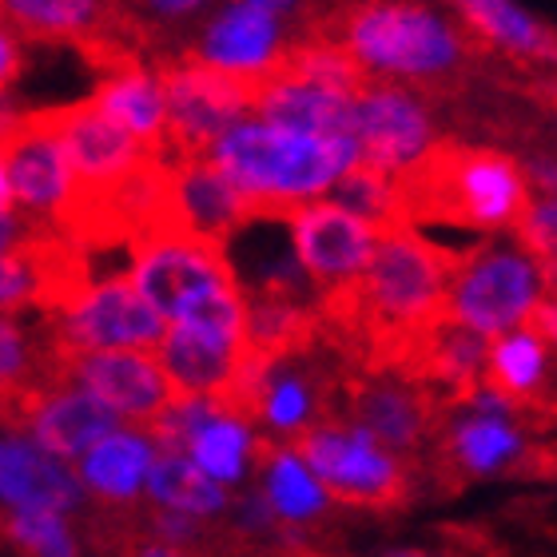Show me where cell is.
<instances>
[{"mask_svg": "<svg viewBox=\"0 0 557 557\" xmlns=\"http://www.w3.org/2000/svg\"><path fill=\"white\" fill-rule=\"evenodd\" d=\"M403 227H454L498 235L513 232L530 211V180L522 163L498 148L466 139H434L407 172L395 175Z\"/></svg>", "mask_w": 557, "mask_h": 557, "instance_id": "cell-1", "label": "cell"}, {"mask_svg": "<svg viewBox=\"0 0 557 557\" xmlns=\"http://www.w3.org/2000/svg\"><path fill=\"white\" fill-rule=\"evenodd\" d=\"M311 24L338 40L367 72H386L379 81H407L426 92H446L470 76L474 36L458 16H442L422 4H343L311 9Z\"/></svg>", "mask_w": 557, "mask_h": 557, "instance_id": "cell-2", "label": "cell"}, {"mask_svg": "<svg viewBox=\"0 0 557 557\" xmlns=\"http://www.w3.org/2000/svg\"><path fill=\"white\" fill-rule=\"evenodd\" d=\"M208 160L232 180L256 220H290L359 160L350 136H295L247 116L215 139Z\"/></svg>", "mask_w": 557, "mask_h": 557, "instance_id": "cell-3", "label": "cell"}, {"mask_svg": "<svg viewBox=\"0 0 557 557\" xmlns=\"http://www.w3.org/2000/svg\"><path fill=\"white\" fill-rule=\"evenodd\" d=\"M128 278L163 323L244 343V299L232 283L223 247L184 235H160L128 247Z\"/></svg>", "mask_w": 557, "mask_h": 557, "instance_id": "cell-4", "label": "cell"}, {"mask_svg": "<svg viewBox=\"0 0 557 557\" xmlns=\"http://www.w3.org/2000/svg\"><path fill=\"white\" fill-rule=\"evenodd\" d=\"M549 275L510 239H482L466 247L458 275L450 283L446 319L482 338H502L530 319L537 302L546 299Z\"/></svg>", "mask_w": 557, "mask_h": 557, "instance_id": "cell-5", "label": "cell"}, {"mask_svg": "<svg viewBox=\"0 0 557 557\" xmlns=\"http://www.w3.org/2000/svg\"><path fill=\"white\" fill-rule=\"evenodd\" d=\"M287 450L299 458L323 494L367 506V510H395L407 506L410 494L422 486V478L410 462L383 450L371 434L347 426V422H319L287 442Z\"/></svg>", "mask_w": 557, "mask_h": 557, "instance_id": "cell-6", "label": "cell"}, {"mask_svg": "<svg viewBox=\"0 0 557 557\" xmlns=\"http://www.w3.org/2000/svg\"><path fill=\"white\" fill-rule=\"evenodd\" d=\"M168 112V163L203 160L223 132L256 112L263 84L227 76L220 69L199 64L187 52L160 57L151 64Z\"/></svg>", "mask_w": 557, "mask_h": 557, "instance_id": "cell-7", "label": "cell"}, {"mask_svg": "<svg viewBox=\"0 0 557 557\" xmlns=\"http://www.w3.org/2000/svg\"><path fill=\"white\" fill-rule=\"evenodd\" d=\"M442 410H446V403H438L426 386L410 383L407 374L355 371L338 395L331 422H347V426L371 434L383 450H391L418 470L430 442H434Z\"/></svg>", "mask_w": 557, "mask_h": 557, "instance_id": "cell-8", "label": "cell"}, {"mask_svg": "<svg viewBox=\"0 0 557 557\" xmlns=\"http://www.w3.org/2000/svg\"><path fill=\"white\" fill-rule=\"evenodd\" d=\"M57 350L84 355V350H148L160 347L168 323L139 299L128 275L96 278L69 311L40 314Z\"/></svg>", "mask_w": 557, "mask_h": 557, "instance_id": "cell-9", "label": "cell"}, {"mask_svg": "<svg viewBox=\"0 0 557 557\" xmlns=\"http://www.w3.org/2000/svg\"><path fill=\"white\" fill-rule=\"evenodd\" d=\"M299 28L302 12L290 4H232L215 12L196 36V45H187L184 52L227 76L268 84L278 57L299 36Z\"/></svg>", "mask_w": 557, "mask_h": 557, "instance_id": "cell-10", "label": "cell"}, {"mask_svg": "<svg viewBox=\"0 0 557 557\" xmlns=\"http://www.w3.org/2000/svg\"><path fill=\"white\" fill-rule=\"evenodd\" d=\"M57 383L81 386L112 414L132 418L144 430L180 398L148 350H57Z\"/></svg>", "mask_w": 557, "mask_h": 557, "instance_id": "cell-11", "label": "cell"}, {"mask_svg": "<svg viewBox=\"0 0 557 557\" xmlns=\"http://www.w3.org/2000/svg\"><path fill=\"white\" fill-rule=\"evenodd\" d=\"M355 144L362 168L395 180L434 144L426 100L403 84H386L374 76L371 88L355 96Z\"/></svg>", "mask_w": 557, "mask_h": 557, "instance_id": "cell-12", "label": "cell"}, {"mask_svg": "<svg viewBox=\"0 0 557 557\" xmlns=\"http://www.w3.org/2000/svg\"><path fill=\"white\" fill-rule=\"evenodd\" d=\"M290 247L299 259L302 275L319 290L347 287L367 271L374 247H379V227L343 211L331 199H311L287 220Z\"/></svg>", "mask_w": 557, "mask_h": 557, "instance_id": "cell-13", "label": "cell"}, {"mask_svg": "<svg viewBox=\"0 0 557 557\" xmlns=\"http://www.w3.org/2000/svg\"><path fill=\"white\" fill-rule=\"evenodd\" d=\"M45 120L57 136L60 151H64V160H69L72 184H76L72 191H104V187L128 180L148 160H160V156H148L139 148L124 128H116L92 100L45 108Z\"/></svg>", "mask_w": 557, "mask_h": 557, "instance_id": "cell-14", "label": "cell"}, {"mask_svg": "<svg viewBox=\"0 0 557 557\" xmlns=\"http://www.w3.org/2000/svg\"><path fill=\"white\" fill-rule=\"evenodd\" d=\"M223 259L244 302H302L314 307L323 290L302 275L287 220H247L223 244Z\"/></svg>", "mask_w": 557, "mask_h": 557, "instance_id": "cell-15", "label": "cell"}, {"mask_svg": "<svg viewBox=\"0 0 557 557\" xmlns=\"http://www.w3.org/2000/svg\"><path fill=\"white\" fill-rule=\"evenodd\" d=\"M9 430L36 442L52 458H84L96 442L116 434L120 414H112L100 398H92L81 386L48 383L21 395V403L12 410Z\"/></svg>", "mask_w": 557, "mask_h": 557, "instance_id": "cell-16", "label": "cell"}, {"mask_svg": "<svg viewBox=\"0 0 557 557\" xmlns=\"http://www.w3.org/2000/svg\"><path fill=\"white\" fill-rule=\"evenodd\" d=\"M0 156H4L16 211L57 227V220L72 203V187L76 184H72L69 160H64L57 136L48 128L45 108L24 112L21 124L0 139Z\"/></svg>", "mask_w": 557, "mask_h": 557, "instance_id": "cell-17", "label": "cell"}, {"mask_svg": "<svg viewBox=\"0 0 557 557\" xmlns=\"http://www.w3.org/2000/svg\"><path fill=\"white\" fill-rule=\"evenodd\" d=\"M172 203L180 235L208 247H223L247 220H256L251 199L208 156L172 163Z\"/></svg>", "mask_w": 557, "mask_h": 557, "instance_id": "cell-18", "label": "cell"}, {"mask_svg": "<svg viewBox=\"0 0 557 557\" xmlns=\"http://www.w3.org/2000/svg\"><path fill=\"white\" fill-rule=\"evenodd\" d=\"M0 506L9 513H72L84 506L76 470L16 430L0 426Z\"/></svg>", "mask_w": 557, "mask_h": 557, "instance_id": "cell-19", "label": "cell"}, {"mask_svg": "<svg viewBox=\"0 0 557 557\" xmlns=\"http://www.w3.org/2000/svg\"><path fill=\"white\" fill-rule=\"evenodd\" d=\"M156 362L180 398H199V403L223 407L244 374L247 347L232 338L187 331V326H168V335L156 347Z\"/></svg>", "mask_w": 557, "mask_h": 557, "instance_id": "cell-20", "label": "cell"}, {"mask_svg": "<svg viewBox=\"0 0 557 557\" xmlns=\"http://www.w3.org/2000/svg\"><path fill=\"white\" fill-rule=\"evenodd\" d=\"M156 462V442L144 430H116L76 458V482L104 506H136Z\"/></svg>", "mask_w": 557, "mask_h": 557, "instance_id": "cell-21", "label": "cell"}, {"mask_svg": "<svg viewBox=\"0 0 557 557\" xmlns=\"http://www.w3.org/2000/svg\"><path fill=\"white\" fill-rule=\"evenodd\" d=\"M116 128H124L148 156L168 160V112H163V92L156 72L136 64V69L100 76L96 92L88 96Z\"/></svg>", "mask_w": 557, "mask_h": 557, "instance_id": "cell-22", "label": "cell"}, {"mask_svg": "<svg viewBox=\"0 0 557 557\" xmlns=\"http://www.w3.org/2000/svg\"><path fill=\"white\" fill-rule=\"evenodd\" d=\"M256 120L295 136H350L355 139V100L311 84L268 81L259 88Z\"/></svg>", "mask_w": 557, "mask_h": 557, "instance_id": "cell-23", "label": "cell"}, {"mask_svg": "<svg viewBox=\"0 0 557 557\" xmlns=\"http://www.w3.org/2000/svg\"><path fill=\"white\" fill-rule=\"evenodd\" d=\"M256 454H259V466H263V490H259V498L268 502L275 522L278 518H283V525L323 522L326 494L311 478V470L287 446H275V438H259Z\"/></svg>", "mask_w": 557, "mask_h": 557, "instance_id": "cell-24", "label": "cell"}, {"mask_svg": "<svg viewBox=\"0 0 557 557\" xmlns=\"http://www.w3.org/2000/svg\"><path fill=\"white\" fill-rule=\"evenodd\" d=\"M454 12H458V24L474 40H482V45H494L502 52H513V57H525V60H554L557 64V33L549 24L534 21L518 4L466 0Z\"/></svg>", "mask_w": 557, "mask_h": 557, "instance_id": "cell-25", "label": "cell"}, {"mask_svg": "<svg viewBox=\"0 0 557 557\" xmlns=\"http://www.w3.org/2000/svg\"><path fill=\"white\" fill-rule=\"evenodd\" d=\"M148 498L160 510L187 513V518H220L232 510V498L220 482H211L187 454L156 450L148 470Z\"/></svg>", "mask_w": 557, "mask_h": 557, "instance_id": "cell-26", "label": "cell"}, {"mask_svg": "<svg viewBox=\"0 0 557 557\" xmlns=\"http://www.w3.org/2000/svg\"><path fill=\"white\" fill-rule=\"evenodd\" d=\"M184 454L211 482H244L251 454H256V438L247 422L223 414L220 407H208V414L191 430V438L184 442Z\"/></svg>", "mask_w": 557, "mask_h": 557, "instance_id": "cell-27", "label": "cell"}, {"mask_svg": "<svg viewBox=\"0 0 557 557\" xmlns=\"http://www.w3.org/2000/svg\"><path fill=\"white\" fill-rule=\"evenodd\" d=\"M4 24L21 40H69L81 45L108 21L112 4H88V0H12L0 4Z\"/></svg>", "mask_w": 557, "mask_h": 557, "instance_id": "cell-28", "label": "cell"}, {"mask_svg": "<svg viewBox=\"0 0 557 557\" xmlns=\"http://www.w3.org/2000/svg\"><path fill=\"white\" fill-rule=\"evenodd\" d=\"M0 534L24 557H81L60 513H0Z\"/></svg>", "mask_w": 557, "mask_h": 557, "instance_id": "cell-29", "label": "cell"}, {"mask_svg": "<svg viewBox=\"0 0 557 557\" xmlns=\"http://www.w3.org/2000/svg\"><path fill=\"white\" fill-rule=\"evenodd\" d=\"M513 244L530 259H537L549 278H557V196H542L537 203H530L522 223L513 227Z\"/></svg>", "mask_w": 557, "mask_h": 557, "instance_id": "cell-30", "label": "cell"}, {"mask_svg": "<svg viewBox=\"0 0 557 557\" xmlns=\"http://www.w3.org/2000/svg\"><path fill=\"white\" fill-rule=\"evenodd\" d=\"M88 534H92V546L100 549V557H203V554H191V549L148 542V537L120 534V530H108L100 522H88Z\"/></svg>", "mask_w": 557, "mask_h": 557, "instance_id": "cell-31", "label": "cell"}, {"mask_svg": "<svg viewBox=\"0 0 557 557\" xmlns=\"http://www.w3.org/2000/svg\"><path fill=\"white\" fill-rule=\"evenodd\" d=\"M525 331L546 347V355L557 362V278H549V290L546 299L537 302L534 311H530V319H525Z\"/></svg>", "mask_w": 557, "mask_h": 557, "instance_id": "cell-32", "label": "cell"}, {"mask_svg": "<svg viewBox=\"0 0 557 557\" xmlns=\"http://www.w3.org/2000/svg\"><path fill=\"white\" fill-rule=\"evenodd\" d=\"M24 52H21V36L4 24V12H0V92H9V84L21 76Z\"/></svg>", "mask_w": 557, "mask_h": 557, "instance_id": "cell-33", "label": "cell"}, {"mask_svg": "<svg viewBox=\"0 0 557 557\" xmlns=\"http://www.w3.org/2000/svg\"><path fill=\"white\" fill-rule=\"evenodd\" d=\"M0 211H16V203H12V187H9V172H4V156H0Z\"/></svg>", "mask_w": 557, "mask_h": 557, "instance_id": "cell-34", "label": "cell"}, {"mask_svg": "<svg viewBox=\"0 0 557 557\" xmlns=\"http://www.w3.org/2000/svg\"><path fill=\"white\" fill-rule=\"evenodd\" d=\"M391 557H422V554H391Z\"/></svg>", "mask_w": 557, "mask_h": 557, "instance_id": "cell-35", "label": "cell"}]
</instances>
